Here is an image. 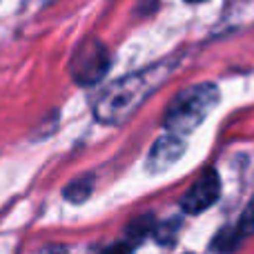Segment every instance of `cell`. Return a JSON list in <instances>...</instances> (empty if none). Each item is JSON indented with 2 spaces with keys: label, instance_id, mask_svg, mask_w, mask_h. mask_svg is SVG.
Returning <instances> with one entry per match:
<instances>
[{
  "label": "cell",
  "instance_id": "1",
  "mask_svg": "<svg viewBox=\"0 0 254 254\" xmlns=\"http://www.w3.org/2000/svg\"><path fill=\"white\" fill-rule=\"evenodd\" d=\"M174 67L167 61L158 63V65H149L140 71L127 74L112 83L98 94L96 103H94V116L98 123L105 125H121L136 114L140 105L165 83V78L172 74Z\"/></svg>",
  "mask_w": 254,
  "mask_h": 254
},
{
  "label": "cell",
  "instance_id": "2",
  "mask_svg": "<svg viewBox=\"0 0 254 254\" xmlns=\"http://www.w3.org/2000/svg\"><path fill=\"white\" fill-rule=\"evenodd\" d=\"M219 96V89L212 83H196L188 89H181L165 110L167 134L188 138L214 112Z\"/></svg>",
  "mask_w": 254,
  "mask_h": 254
},
{
  "label": "cell",
  "instance_id": "3",
  "mask_svg": "<svg viewBox=\"0 0 254 254\" xmlns=\"http://www.w3.org/2000/svg\"><path fill=\"white\" fill-rule=\"evenodd\" d=\"M110 69V52L96 38L83 40L69 61V74L78 85H96Z\"/></svg>",
  "mask_w": 254,
  "mask_h": 254
},
{
  "label": "cell",
  "instance_id": "4",
  "mask_svg": "<svg viewBox=\"0 0 254 254\" xmlns=\"http://www.w3.org/2000/svg\"><path fill=\"white\" fill-rule=\"evenodd\" d=\"M221 196V179L214 170L201 172L196 181L192 183V188L185 192V196L181 198V207L188 214H201L207 207H212Z\"/></svg>",
  "mask_w": 254,
  "mask_h": 254
},
{
  "label": "cell",
  "instance_id": "5",
  "mask_svg": "<svg viewBox=\"0 0 254 254\" xmlns=\"http://www.w3.org/2000/svg\"><path fill=\"white\" fill-rule=\"evenodd\" d=\"M185 147H188L185 138H179V136H174V134L161 136V138L152 145V149H149V154H147V167L152 172L167 170V167H172L183 156Z\"/></svg>",
  "mask_w": 254,
  "mask_h": 254
},
{
  "label": "cell",
  "instance_id": "6",
  "mask_svg": "<svg viewBox=\"0 0 254 254\" xmlns=\"http://www.w3.org/2000/svg\"><path fill=\"white\" fill-rule=\"evenodd\" d=\"M89 194H92V179L89 176L76 179L74 183H69L65 188V198H69L71 203H83Z\"/></svg>",
  "mask_w": 254,
  "mask_h": 254
},
{
  "label": "cell",
  "instance_id": "7",
  "mask_svg": "<svg viewBox=\"0 0 254 254\" xmlns=\"http://www.w3.org/2000/svg\"><path fill=\"white\" fill-rule=\"evenodd\" d=\"M234 234H237L239 241L254 234V198L248 203L246 210H243V214H241V219H239V225H237V230H234Z\"/></svg>",
  "mask_w": 254,
  "mask_h": 254
},
{
  "label": "cell",
  "instance_id": "8",
  "mask_svg": "<svg viewBox=\"0 0 254 254\" xmlns=\"http://www.w3.org/2000/svg\"><path fill=\"white\" fill-rule=\"evenodd\" d=\"M103 254H131V246L129 243H114V246H110Z\"/></svg>",
  "mask_w": 254,
  "mask_h": 254
},
{
  "label": "cell",
  "instance_id": "9",
  "mask_svg": "<svg viewBox=\"0 0 254 254\" xmlns=\"http://www.w3.org/2000/svg\"><path fill=\"white\" fill-rule=\"evenodd\" d=\"M185 2H192V4H196V2H203V0H185Z\"/></svg>",
  "mask_w": 254,
  "mask_h": 254
}]
</instances>
